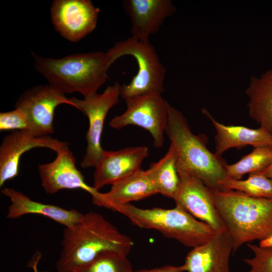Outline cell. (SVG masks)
Returning a JSON list of instances; mask_svg holds the SVG:
<instances>
[{
  "mask_svg": "<svg viewBox=\"0 0 272 272\" xmlns=\"http://www.w3.org/2000/svg\"><path fill=\"white\" fill-rule=\"evenodd\" d=\"M133 244L103 215L91 211L65 228L56 268L58 272H74L106 252L127 256Z\"/></svg>",
  "mask_w": 272,
  "mask_h": 272,
  "instance_id": "cell-1",
  "label": "cell"
},
{
  "mask_svg": "<svg viewBox=\"0 0 272 272\" xmlns=\"http://www.w3.org/2000/svg\"><path fill=\"white\" fill-rule=\"evenodd\" d=\"M165 133L177 157L178 172L200 179L210 189L223 190L221 185L226 178L227 163L207 148L204 134H194L181 111L169 103Z\"/></svg>",
  "mask_w": 272,
  "mask_h": 272,
  "instance_id": "cell-2",
  "label": "cell"
},
{
  "mask_svg": "<svg viewBox=\"0 0 272 272\" xmlns=\"http://www.w3.org/2000/svg\"><path fill=\"white\" fill-rule=\"evenodd\" d=\"M215 206L233 243V253L245 243L272 233V198L255 197L233 190H212Z\"/></svg>",
  "mask_w": 272,
  "mask_h": 272,
  "instance_id": "cell-3",
  "label": "cell"
},
{
  "mask_svg": "<svg viewBox=\"0 0 272 272\" xmlns=\"http://www.w3.org/2000/svg\"><path fill=\"white\" fill-rule=\"evenodd\" d=\"M36 71L49 85L63 93L78 92L86 97L97 93L108 79L107 71L114 63L102 51L79 53L60 58L33 54Z\"/></svg>",
  "mask_w": 272,
  "mask_h": 272,
  "instance_id": "cell-4",
  "label": "cell"
},
{
  "mask_svg": "<svg viewBox=\"0 0 272 272\" xmlns=\"http://www.w3.org/2000/svg\"><path fill=\"white\" fill-rule=\"evenodd\" d=\"M112 210L123 215L141 228L157 230L191 248L204 243L217 233L208 224L176 206L170 209H142L129 203L116 206Z\"/></svg>",
  "mask_w": 272,
  "mask_h": 272,
  "instance_id": "cell-5",
  "label": "cell"
},
{
  "mask_svg": "<svg viewBox=\"0 0 272 272\" xmlns=\"http://www.w3.org/2000/svg\"><path fill=\"white\" fill-rule=\"evenodd\" d=\"M106 52L114 62L125 55L131 56L137 61L138 70L136 75L128 84L121 85L122 99L151 93L162 94L164 91L166 69L149 41L130 37L116 42Z\"/></svg>",
  "mask_w": 272,
  "mask_h": 272,
  "instance_id": "cell-6",
  "label": "cell"
},
{
  "mask_svg": "<svg viewBox=\"0 0 272 272\" xmlns=\"http://www.w3.org/2000/svg\"><path fill=\"white\" fill-rule=\"evenodd\" d=\"M124 100L126 110L113 117L109 125L117 129L130 125L144 128L152 135L154 146L161 148L167 122L168 102L159 93L145 94Z\"/></svg>",
  "mask_w": 272,
  "mask_h": 272,
  "instance_id": "cell-7",
  "label": "cell"
},
{
  "mask_svg": "<svg viewBox=\"0 0 272 272\" xmlns=\"http://www.w3.org/2000/svg\"><path fill=\"white\" fill-rule=\"evenodd\" d=\"M121 85L117 82L109 85L101 94L84 97L83 99L71 98L75 108L88 117L87 147L81 162L83 168L95 167L104 150L101 145L104 121L109 111L119 102Z\"/></svg>",
  "mask_w": 272,
  "mask_h": 272,
  "instance_id": "cell-8",
  "label": "cell"
},
{
  "mask_svg": "<svg viewBox=\"0 0 272 272\" xmlns=\"http://www.w3.org/2000/svg\"><path fill=\"white\" fill-rule=\"evenodd\" d=\"M62 104L75 107L70 98L48 84L35 86L25 91L18 99L15 108L26 116L29 132L35 137H45L53 132L54 111Z\"/></svg>",
  "mask_w": 272,
  "mask_h": 272,
  "instance_id": "cell-9",
  "label": "cell"
},
{
  "mask_svg": "<svg viewBox=\"0 0 272 272\" xmlns=\"http://www.w3.org/2000/svg\"><path fill=\"white\" fill-rule=\"evenodd\" d=\"M99 12L90 0H55L50 8L55 30L73 42L79 41L96 28Z\"/></svg>",
  "mask_w": 272,
  "mask_h": 272,
  "instance_id": "cell-10",
  "label": "cell"
},
{
  "mask_svg": "<svg viewBox=\"0 0 272 272\" xmlns=\"http://www.w3.org/2000/svg\"><path fill=\"white\" fill-rule=\"evenodd\" d=\"M178 172L179 184L173 198L176 206L206 223L216 233L226 231L211 189L196 177Z\"/></svg>",
  "mask_w": 272,
  "mask_h": 272,
  "instance_id": "cell-11",
  "label": "cell"
},
{
  "mask_svg": "<svg viewBox=\"0 0 272 272\" xmlns=\"http://www.w3.org/2000/svg\"><path fill=\"white\" fill-rule=\"evenodd\" d=\"M68 145L50 136L35 137L27 130H16L5 136L0 146V187L19 174L21 156L36 148H48L56 153Z\"/></svg>",
  "mask_w": 272,
  "mask_h": 272,
  "instance_id": "cell-12",
  "label": "cell"
},
{
  "mask_svg": "<svg viewBox=\"0 0 272 272\" xmlns=\"http://www.w3.org/2000/svg\"><path fill=\"white\" fill-rule=\"evenodd\" d=\"M52 162L38 165V173L41 185L48 194H53L62 189H80L90 193L94 199L100 192L85 181L82 173L76 165V159L68 147H64L56 153Z\"/></svg>",
  "mask_w": 272,
  "mask_h": 272,
  "instance_id": "cell-13",
  "label": "cell"
},
{
  "mask_svg": "<svg viewBox=\"0 0 272 272\" xmlns=\"http://www.w3.org/2000/svg\"><path fill=\"white\" fill-rule=\"evenodd\" d=\"M149 155L145 146L126 147L117 151L104 150L96 166L93 187L97 190L125 178L141 170Z\"/></svg>",
  "mask_w": 272,
  "mask_h": 272,
  "instance_id": "cell-14",
  "label": "cell"
},
{
  "mask_svg": "<svg viewBox=\"0 0 272 272\" xmlns=\"http://www.w3.org/2000/svg\"><path fill=\"white\" fill-rule=\"evenodd\" d=\"M122 4L129 18L131 37L141 41H149L177 11L171 0H123Z\"/></svg>",
  "mask_w": 272,
  "mask_h": 272,
  "instance_id": "cell-15",
  "label": "cell"
},
{
  "mask_svg": "<svg viewBox=\"0 0 272 272\" xmlns=\"http://www.w3.org/2000/svg\"><path fill=\"white\" fill-rule=\"evenodd\" d=\"M232 239L226 231L217 233L204 243L192 248L184 264L187 272H230Z\"/></svg>",
  "mask_w": 272,
  "mask_h": 272,
  "instance_id": "cell-16",
  "label": "cell"
},
{
  "mask_svg": "<svg viewBox=\"0 0 272 272\" xmlns=\"http://www.w3.org/2000/svg\"><path fill=\"white\" fill-rule=\"evenodd\" d=\"M201 111L216 130L215 153L218 156H221L232 148L272 146V133L261 127L251 128L242 125H225L217 121L206 109L203 108Z\"/></svg>",
  "mask_w": 272,
  "mask_h": 272,
  "instance_id": "cell-17",
  "label": "cell"
},
{
  "mask_svg": "<svg viewBox=\"0 0 272 272\" xmlns=\"http://www.w3.org/2000/svg\"><path fill=\"white\" fill-rule=\"evenodd\" d=\"M157 193L147 170L141 169L112 184L110 190L100 192L92 202L95 206L112 210L116 206L129 204Z\"/></svg>",
  "mask_w": 272,
  "mask_h": 272,
  "instance_id": "cell-18",
  "label": "cell"
},
{
  "mask_svg": "<svg viewBox=\"0 0 272 272\" xmlns=\"http://www.w3.org/2000/svg\"><path fill=\"white\" fill-rule=\"evenodd\" d=\"M1 192L11 201L7 215L8 219H15L25 215L37 214L68 228L77 223L83 214L74 209L67 210L33 200L23 193L11 188H3Z\"/></svg>",
  "mask_w": 272,
  "mask_h": 272,
  "instance_id": "cell-19",
  "label": "cell"
},
{
  "mask_svg": "<svg viewBox=\"0 0 272 272\" xmlns=\"http://www.w3.org/2000/svg\"><path fill=\"white\" fill-rule=\"evenodd\" d=\"M250 117L272 133V69L260 76H252L245 90Z\"/></svg>",
  "mask_w": 272,
  "mask_h": 272,
  "instance_id": "cell-20",
  "label": "cell"
},
{
  "mask_svg": "<svg viewBox=\"0 0 272 272\" xmlns=\"http://www.w3.org/2000/svg\"><path fill=\"white\" fill-rule=\"evenodd\" d=\"M147 172L158 193L173 198L179 184L175 151L170 145L166 154L152 163Z\"/></svg>",
  "mask_w": 272,
  "mask_h": 272,
  "instance_id": "cell-21",
  "label": "cell"
},
{
  "mask_svg": "<svg viewBox=\"0 0 272 272\" xmlns=\"http://www.w3.org/2000/svg\"><path fill=\"white\" fill-rule=\"evenodd\" d=\"M272 163V146L254 148L238 162L226 166V178L241 179L246 174L260 173Z\"/></svg>",
  "mask_w": 272,
  "mask_h": 272,
  "instance_id": "cell-22",
  "label": "cell"
},
{
  "mask_svg": "<svg viewBox=\"0 0 272 272\" xmlns=\"http://www.w3.org/2000/svg\"><path fill=\"white\" fill-rule=\"evenodd\" d=\"M221 185L224 190H236L255 197L272 198V180L259 173L250 174L244 180L225 179Z\"/></svg>",
  "mask_w": 272,
  "mask_h": 272,
  "instance_id": "cell-23",
  "label": "cell"
},
{
  "mask_svg": "<svg viewBox=\"0 0 272 272\" xmlns=\"http://www.w3.org/2000/svg\"><path fill=\"white\" fill-rule=\"evenodd\" d=\"M127 256L106 252L74 272H133Z\"/></svg>",
  "mask_w": 272,
  "mask_h": 272,
  "instance_id": "cell-24",
  "label": "cell"
},
{
  "mask_svg": "<svg viewBox=\"0 0 272 272\" xmlns=\"http://www.w3.org/2000/svg\"><path fill=\"white\" fill-rule=\"evenodd\" d=\"M247 245L253 256L243 259L249 266V270L245 272H272V248L249 243Z\"/></svg>",
  "mask_w": 272,
  "mask_h": 272,
  "instance_id": "cell-25",
  "label": "cell"
},
{
  "mask_svg": "<svg viewBox=\"0 0 272 272\" xmlns=\"http://www.w3.org/2000/svg\"><path fill=\"white\" fill-rule=\"evenodd\" d=\"M29 129V124L25 113L20 109L15 108L10 111L0 113V130H27Z\"/></svg>",
  "mask_w": 272,
  "mask_h": 272,
  "instance_id": "cell-26",
  "label": "cell"
},
{
  "mask_svg": "<svg viewBox=\"0 0 272 272\" xmlns=\"http://www.w3.org/2000/svg\"><path fill=\"white\" fill-rule=\"evenodd\" d=\"M186 267L183 264L181 265H165L151 269H143L133 272H183L186 271Z\"/></svg>",
  "mask_w": 272,
  "mask_h": 272,
  "instance_id": "cell-27",
  "label": "cell"
},
{
  "mask_svg": "<svg viewBox=\"0 0 272 272\" xmlns=\"http://www.w3.org/2000/svg\"><path fill=\"white\" fill-rule=\"evenodd\" d=\"M41 256V253L37 251L29 261L27 265L32 268L33 272H48L47 270L40 271L38 269V264Z\"/></svg>",
  "mask_w": 272,
  "mask_h": 272,
  "instance_id": "cell-28",
  "label": "cell"
},
{
  "mask_svg": "<svg viewBox=\"0 0 272 272\" xmlns=\"http://www.w3.org/2000/svg\"><path fill=\"white\" fill-rule=\"evenodd\" d=\"M258 245L261 247L272 248V233L267 237L260 241Z\"/></svg>",
  "mask_w": 272,
  "mask_h": 272,
  "instance_id": "cell-29",
  "label": "cell"
},
{
  "mask_svg": "<svg viewBox=\"0 0 272 272\" xmlns=\"http://www.w3.org/2000/svg\"><path fill=\"white\" fill-rule=\"evenodd\" d=\"M259 173L272 180V163L263 171Z\"/></svg>",
  "mask_w": 272,
  "mask_h": 272,
  "instance_id": "cell-30",
  "label": "cell"
}]
</instances>
